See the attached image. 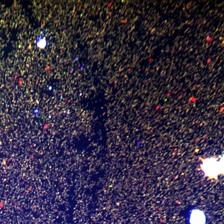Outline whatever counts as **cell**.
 Returning <instances> with one entry per match:
<instances>
[{
    "instance_id": "cell-1",
    "label": "cell",
    "mask_w": 224,
    "mask_h": 224,
    "mask_svg": "<svg viewBox=\"0 0 224 224\" xmlns=\"http://www.w3.org/2000/svg\"><path fill=\"white\" fill-rule=\"evenodd\" d=\"M190 222L191 224H205L206 218L204 213L198 209L193 210L190 216Z\"/></svg>"
}]
</instances>
